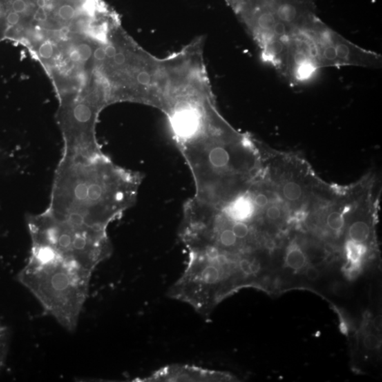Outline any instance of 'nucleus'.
I'll use <instances>...</instances> for the list:
<instances>
[{
  "mask_svg": "<svg viewBox=\"0 0 382 382\" xmlns=\"http://www.w3.org/2000/svg\"><path fill=\"white\" fill-rule=\"evenodd\" d=\"M253 201L255 206L260 208H265L269 202V198L262 193L256 195Z\"/></svg>",
  "mask_w": 382,
  "mask_h": 382,
  "instance_id": "15",
  "label": "nucleus"
},
{
  "mask_svg": "<svg viewBox=\"0 0 382 382\" xmlns=\"http://www.w3.org/2000/svg\"><path fill=\"white\" fill-rule=\"evenodd\" d=\"M228 220L231 222V224H229V227L232 230L233 233H234L235 236L237 237V238L239 240H246L249 236L250 231H250L249 226L248 225L246 222H240V221Z\"/></svg>",
  "mask_w": 382,
  "mask_h": 382,
  "instance_id": "11",
  "label": "nucleus"
},
{
  "mask_svg": "<svg viewBox=\"0 0 382 382\" xmlns=\"http://www.w3.org/2000/svg\"><path fill=\"white\" fill-rule=\"evenodd\" d=\"M305 275L309 280L314 281L319 278L320 273L314 266H309L306 270Z\"/></svg>",
  "mask_w": 382,
  "mask_h": 382,
  "instance_id": "16",
  "label": "nucleus"
},
{
  "mask_svg": "<svg viewBox=\"0 0 382 382\" xmlns=\"http://www.w3.org/2000/svg\"><path fill=\"white\" fill-rule=\"evenodd\" d=\"M92 274L58 258L31 255L17 279L35 297L47 314L65 330L73 332L87 300Z\"/></svg>",
  "mask_w": 382,
  "mask_h": 382,
  "instance_id": "3",
  "label": "nucleus"
},
{
  "mask_svg": "<svg viewBox=\"0 0 382 382\" xmlns=\"http://www.w3.org/2000/svg\"><path fill=\"white\" fill-rule=\"evenodd\" d=\"M363 345L367 350H375L380 346V340L376 335L368 334L363 338Z\"/></svg>",
  "mask_w": 382,
  "mask_h": 382,
  "instance_id": "13",
  "label": "nucleus"
},
{
  "mask_svg": "<svg viewBox=\"0 0 382 382\" xmlns=\"http://www.w3.org/2000/svg\"><path fill=\"white\" fill-rule=\"evenodd\" d=\"M2 327V326H1V325H0V327Z\"/></svg>",
  "mask_w": 382,
  "mask_h": 382,
  "instance_id": "17",
  "label": "nucleus"
},
{
  "mask_svg": "<svg viewBox=\"0 0 382 382\" xmlns=\"http://www.w3.org/2000/svg\"><path fill=\"white\" fill-rule=\"evenodd\" d=\"M27 225L32 256L58 258L93 273L113 252L107 230L57 217L48 211L30 215Z\"/></svg>",
  "mask_w": 382,
  "mask_h": 382,
  "instance_id": "4",
  "label": "nucleus"
},
{
  "mask_svg": "<svg viewBox=\"0 0 382 382\" xmlns=\"http://www.w3.org/2000/svg\"><path fill=\"white\" fill-rule=\"evenodd\" d=\"M370 235V227L367 222L357 221L351 224L348 230L350 240L357 243L363 244L368 240Z\"/></svg>",
  "mask_w": 382,
  "mask_h": 382,
  "instance_id": "8",
  "label": "nucleus"
},
{
  "mask_svg": "<svg viewBox=\"0 0 382 382\" xmlns=\"http://www.w3.org/2000/svg\"><path fill=\"white\" fill-rule=\"evenodd\" d=\"M142 175L114 164L102 152L65 154L56 171L52 215L97 229L108 226L133 207Z\"/></svg>",
  "mask_w": 382,
  "mask_h": 382,
  "instance_id": "2",
  "label": "nucleus"
},
{
  "mask_svg": "<svg viewBox=\"0 0 382 382\" xmlns=\"http://www.w3.org/2000/svg\"><path fill=\"white\" fill-rule=\"evenodd\" d=\"M234 377L221 371L173 364L162 367L139 381H230Z\"/></svg>",
  "mask_w": 382,
  "mask_h": 382,
  "instance_id": "5",
  "label": "nucleus"
},
{
  "mask_svg": "<svg viewBox=\"0 0 382 382\" xmlns=\"http://www.w3.org/2000/svg\"><path fill=\"white\" fill-rule=\"evenodd\" d=\"M366 251V247L363 244L348 241L345 245V253L347 260L350 262V266L360 267Z\"/></svg>",
  "mask_w": 382,
  "mask_h": 382,
  "instance_id": "7",
  "label": "nucleus"
},
{
  "mask_svg": "<svg viewBox=\"0 0 382 382\" xmlns=\"http://www.w3.org/2000/svg\"><path fill=\"white\" fill-rule=\"evenodd\" d=\"M307 258L305 253L297 244H291L288 246L285 256V265L291 270L299 271L305 267Z\"/></svg>",
  "mask_w": 382,
  "mask_h": 382,
  "instance_id": "6",
  "label": "nucleus"
},
{
  "mask_svg": "<svg viewBox=\"0 0 382 382\" xmlns=\"http://www.w3.org/2000/svg\"><path fill=\"white\" fill-rule=\"evenodd\" d=\"M327 225L331 230L339 231L343 229L345 224V219L342 213L339 212H332L327 217Z\"/></svg>",
  "mask_w": 382,
  "mask_h": 382,
  "instance_id": "12",
  "label": "nucleus"
},
{
  "mask_svg": "<svg viewBox=\"0 0 382 382\" xmlns=\"http://www.w3.org/2000/svg\"><path fill=\"white\" fill-rule=\"evenodd\" d=\"M261 52L291 86L322 69L379 68L381 55L357 46L326 24L314 0H244L235 11Z\"/></svg>",
  "mask_w": 382,
  "mask_h": 382,
  "instance_id": "1",
  "label": "nucleus"
},
{
  "mask_svg": "<svg viewBox=\"0 0 382 382\" xmlns=\"http://www.w3.org/2000/svg\"><path fill=\"white\" fill-rule=\"evenodd\" d=\"M283 195L289 201L298 200L302 195L301 186L296 182L287 183L283 187Z\"/></svg>",
  "mask_w": 382,
  "mask_h": 382,
  "instance_id": "10",
  "label": "nucleus"
},
{
  "mask_svg": "<svg viewBox=\"0 0 382 382\" xmlns=\"http://www.w3.org/2000/svg\"><path fill=\"white\" fill-rule=\"evenodd\" d=\"M10 336V333L7 328L0 327V374L3 371L8 356Z\"/></svg>",
  "mask_w": 382,
  "mask_h": 382,
  "instance_id": "9",
  "label": "nucleus"
},
{
  "mask_svg": "<svg viewBox=\"0 0 382 382\" xmlns=\"http://www.w3.org/2000/svg\"><path fill=\"white\" fill-rule=\"evenodd\" d=\"M266 216L269 220H278L281 216V211L278 206L272 205L268 208L267 211H266Z\"/></svg>",
  "mask_w": 382,
  "mask_h": 382,
  "instance_id": "14",
  "label": "nucleus"
}]
</instances>
